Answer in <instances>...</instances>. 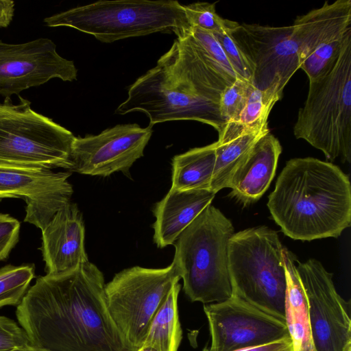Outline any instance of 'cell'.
I'll list each match as a JSON object with an SVG mask.
<instances>
[{"label": "cell", "instance_id": "1", "mask_svg": "<svg viewBox=\"0 0 351 351\" xmlns=\"http://www.w3.org/2000/svg\"><path fill=\"white\" fill-rule=\"evenodd\" d=\"M102 272L88 261L38 277L16 307L30 346L49 351H131L108 309Z\"/></svg>", "mask_w": 351, "mask_h": 351}, {"label": "cell", "instance_id": "2", "mask_svg": "<svg viewBox=\"0 0 351 351\" xmlns=\"http://www.w3.org/2000/svg\"><path fill=\"white\" fill-rule=\"evenodd\" d=\"M237 74L210 57L187 36L177 38L156 65L130 86L120 115L141 112L149 126L171 121H196L218 134L226 125L219 100Z\"/></svg>", "mask_w": 351, "mask_h": 351}, {"label": "cell", "instance_id": "3", "mask_svg": "<svg viewBox=\"0 0 351 351\" xmlns=\"http://www.w3.org/2000/svg\"><path fill=\"white\" fill-rule=\"evenodd\" d=\"M267 207L291 239L337 238L351 224L349 178L332 162L292 158L279 175Z\"/></svg>", "mask_w": 351, "mask_h": 351}, {"label": "cell", "instance_id": "4", "mask_svg": "<svg viewBox=\"0 0 351 351\" xmlns=\"http://www.w3.org/2000/svg\"><path fill=\"white\" fill-rule=\"evenodd\" d=\"M234 233L231 221L210 204L173 243V262L192 302L215 303L232 295L228 244Z\"/></svg>", "mask_w": 351, "mask_h": 351}, {"label": "cell", "instance_id": "5", "mask_svg": "<svg viewBox=\"0 0 351 351\" xmlns=\"http://www.w3.org/2000/svg\"><path fill=\"white\" fill-rule=\"evenodd\" d=\"M49 27H68L102 43L161 33L181 37L191 26L175 0L99 1L44 19Z\"/></svg>", "mask_w": 351, "mask_h": 351}, {"label": "cell", "instance_id": "6", "mask_svg": "<svg viewBox=\"0 0 351 351\" xmlns=\"http://www.w3.org/2000/svg\"><path fill=\"white\" fill-rule=\"evenodd\" d=\"M283 246L265 226L234 233L228 244L232 295L286 321L287 280Z\"/></svg>", "mask_w": 351, "mask_h": 351}, {"label": "cell", "instance_id": "7", "mask_svg": "<svg viewBox=\"0 0 351 351\" xmlns=\"http://www.w3.org/2000/svg\"><path fill=\"white\" fill-rule=\"evenodd\" d=\"M296 138L321 150L326 158L351 161V39L326 75L309 82L304 106L293 127Z\"/></svg>", "mask_w": 351, "mask_h": 351}, {"label": "cell", "instance_id": "8", "mask_svg": "<svg viewBox=\"0 0 351 351\" xmlns=\"http://www.w3.org/2000/svg\"><path fill=\"white\" fill-rule=\"evenodd\" d=\"M19 97L18 104L0 103V163L71 171L73 134Z\"/></svg>", "mask_w": 351, "mask_h": 351}, {"label": "cell", "instance_id": "9", "mask_svg": "<svg viewBox=\"0 0 351 351\" xmlns=\"http://www.w3.org/2000/svg\"><path fill=\"white\" fill-rule=\"evenodd\" d=\"M180 279L172 262L162 269L134 266L123 269L105 285L109 313L131 351L142 346L152 320Z\"/></svg>", "mask_w": 351, "mask_h": 351}, {"label": "cell", "instance_id": "10", "mask_svg": "<svg viewBox=\"0 0 351 351\" xmlns=\"http://www.w3.org/2000/svg\"><path fill=\"white\" fill-rule=\"evenodd\" d=\"M291 25L274 27L242 23L230 30L236 45L254 69L252 84L276 101L300 69L290 38Z\"/></svg>", "mask_w": 351, "mask_h": 351}, {"label": "cell", "instance_id": "11", "mask_svg": "<svg viewBox=\"0 0 351 351\" xmlns=\"http://www.w3.org/2000/svg\"><path fill=\"white\" fill-rule=\"evenodd\" d=\"M297 263L316 351H351L350 302L337 293L332 274L319 261Z\"/></svg>", "mask_w": 351, "mask_h": 351}, {"label": "cell", "instance_id": "12", "mask_svg": "<svg viewBox=\"0 0 351 351\" xmlns=\"http://www.w3.org/2000/svg\"><path fill=\"white\" fill-rule=\"evenodd\" d=\"M211 337L209 351H235L290 337L286 321L232 295L204 304Z\"/></svg>", "mask_w": 351, "mask_h": 351}, {"label": "cell", "instance_id": "13", "mask_svg": "<svg viewBox=\"0 0 351 351\" xmlns=\"http://www.w3.org/2000/svg\"><path fill=\"white\" fill-rule=\"evenodd\" d=\"M77 74L74 62L60 56L49 38L21 44L0 40V95L5 98L53 78L72 82Z\"/></svg>", "mask_w": 351, "mask_h": 351}, {"label": "cell", "instance_id": "14", "mask_svg": "<svg viewBox=\"0 0 351 351\" xmlns=\"http://www.w3.org/2000/svg\"><path fill=\"white\" fill-rule=\"evenodd\" d=\"M152 134V127L132 123L117 125L97 135L75 136L71 171L103 177L121 171L129 176L130 167L143 156Z\"/></svg>", "mask_w": 351, "mask_h": 351}, {"label": "cell", "instance_id": "15", "mask_svg": "<svg viewBox=\"0 0 351 351\" xmlns=\"http://www.w3.org/2000/svg\"><path fill=\"white\" fill-rule=\"evenodd\" d=\"M71 171L31 168L0 163V198L17 197L26 202L24 221L43 230L54 215L70 202L73 193Z\"/></svg>", "mask_w": 351, "mask_h": 351}, {"label": "cell", "instance_id": "16", "mask_svg": "<svg viewBox=\"0 0 351 351\" xmlns=\"http://www.w3.org/2000/svg\"><path fill=\"white\" fill-rule=\"evenodd\" d=\"M82 215L71 202L60 209L42 230V247L47 275L68 272L88 261L84 246Z\"/></svg>", "mask_w": 351, "mask_h": 351}, {"label": "cell", "instance_id": "17", "mask_svg": "<svg viewBox=\"0 0 351 351\" xmlns=\"http://www.w3.org/2000/svg\"><path fill=\"white\" fill-rule=\"evenodd\" d=\"M351 29V0H337L298 16L290 38L300 66L321 44Z\"/></svg>", "mask_w": 351, "mask_h": 351}, {"label": "cell", "instance_id": "18", "mask_svg": "<svg viewBox=\"0 0 351 351\" xmlns=\"http://www.w3.org/2000/svg\"><path fill=\"white\" fill-rule=\"evenodd\" d=\"M282 147L270 132L261 137L233 173L227 188L244 204L258 200L269 188L276 173Z\"/></svg>", "mask_w": 351, "mask_h": 351}, {"label": "cell", "instance_id": "19", "mask_svg": "<svg viewBox=\"0 0 351 351\" xmlns=\"http://www.w3.org/2000/svg\"><path fill=\"white\" fill-rule=\"evenodd\" d=\"M211 191H169L155 205L153 213L154 241L159 248L172 245L184 230L210 204Z\"/></svg>", "mask_w": 351, "mask_h": 351}, {"label": "cell", "instance_id": "20", "mask_svg": "<svg viewBox=\"0 0 351 351\" xmlns=\"http://www.w3.org/2000/svg\"><path fill=\"white\" fill-rule=\"evenodd\" d=\"M287 290L286 324L293 351H316L311 337L305 293L296 269L295 256L283 247Z\"/></svg>", "mask_w": 351, "mask_h": 351}, {"label": "cell", "instance_id": "21", "mask_svg": "<svg viewBox=\"0 0 351 351\" xmlns=\"http://www.w3.org/2000/svg\"><path fill=\"white\" fill-rule=\"evenodd\" d=\"M216 142L191 149L172 159L171 189L210 191L215 165Z\"/></svg>", "mask_w": 351, "mask_h": 351}, {"label": "cell", "instance_id": "22", "mask_svg": "<svg viewBox=\"0 0 351 351\" xmlns=\"http://www.w3.org/2000/svg\"><path fill=\"white\" fill-rule=\"evenodd\" d=\"M180 290L178 282L171 288L152 320L143 345L158 351H178L182 339L178 307Z\"/></svg>", "mask_w": 351, "mask_h": 351}, {"label": "cell", "instance_id": "23", "mask_svg": "<svg viewBox=\"0 0 351 351\" xmlns=\"http://www.w3.org/2000/svg\"><path fill=\"white\" fill-rule=\"evenodd\" d=\"M269 132V129L247 133L223 144L216 141V159L210 186L212 192L216 194L228 187L234 171L243 162L256 143Z\"/></svg>", "mask_w": 351, "mask_h": 351}, {"label": "cell", "instance_id": "24", "mask_svg": "<svg viewBox=\"0 0 351 351\" xmlns=\"http://www.w3.org/2000/svg\"><path fill=\"white\" fill-rule=\"evenodd\" d=\"M276 102L254 88L239 117L224 125L217 142L223 144L243 134L269 129L268 117Z\"/></svg>", "mask_w": 351, "mask_h": 351}, {"label": "cell", "instance_id": "25", "mask_svg": "<svg viewBox=\"0 0 351 351\" xmlns=\"http://www.w3.org/2000/svg\"><path fill=\"white\" fill-rule=\"evenodd\" d=\"M350 39L351 29L321 44L302 62L300 69L306 73L309 82L320 78L333 68Z\"/></svg>", "mask_w": 351, "mask_h": 351}, {"label": "cell", "instance_id": "26", "mask_svg": "<svg viewBox=\"0 0 351 351\" xmlns=\"http://www.w3.org/2000/svg\"><path fill=\"white\" fill-rule=\"evenodd\" d=\"M34 277L32 265H8L0 268V308L6 306L17 307Z\"/></svg>", "mask_w": 351, "mask_h": 351}, {"label": "cell", "instance_id": "27", "mask_svg": "<svg viewBox=\"0 0 351 351\" xmlns=\"http://www.w3.org/2000/svg\"><path fill=\"white\" fill-rule=\"evenodd\" d=\"M182 5L191 27L215 33L232 29L238 25L236 21L221 17L216 12L215 3L196 2Z\"/></svg>", "mask_w": 351, "mask_h": 351}, {"label": "cell", "instance_id": "28", "mask_svg": "<svg viewBox=\"0 0 351 351\" xmlns=\"http://www.w3.org/2000/svg\"><path fill=\"white\" fill-rule=\"evenodd\" d=\"M254 88L250 82L237 79L222 92L219 106L221 117L226 124L239 117Z\"/></svg>", "mask_w": 351, "mask_h": 351}, {"label": "cell", "instance_id": "29", "mask_svg": "<svg viewBox=\"0 0 351 351\" xmlns=\"http://www.w3.org/2000/svg\"><path fill=\"white\" fill-rule=\"evenodd\" d=\"M230 30L213 34L221 45L239 78L252 84L254 74L253 66L236 45Z\"/></svg>", "mask_w": 351, "mask_h": 351}, {"label": "cell", "instance_id": "30", "mask_svg": "<svg viewBox=\"0 0 351 351\" xmlns=\"http://www.w3.org/2000/svg\"><path fill=\"white\" fill-rule=\"evenodd\" d=\"M30 346L28 337L14 320L0 315V351H12Z\"/></svg>", "mask_w": 351, "mask_h": 351}, {"label": "cell", "instance_id": "31", "mask_svg": "<svg viewBox=\"0 0 351 351\" xmlns=\"http://www.w3.org/2000/svg\"><path fill=\"white\" fill-rule=\"evenodd\" d=\"M20 222L8 214L0 213V261L6 259L19 240Z\"/></svg>", "mask_w": 351, "mask_h": 351}, {"label": "cell", "instance_id": "32", "mask_svg": "<svg viewBox=\"0 0 351 351\" xmlns=\"http://www.w3.org/2000/svg\"><path fill=\"white\" fill-rule=\"evenodd\" d=\"M202 351H209V349L204 348ZM235 351H293V348L291 338L288 337L265 345L246 348Z\"/></svg>", "mask_w": 351, "mask_h": 351}, {"label": "cell", "instance_id": "33", "mask_svg": "<svg viewBox=\"0 0 351 351\" xmlns=\"http://www.w3.org/2000/svg\"><path fill=\"white\" fill-rule=\"evenodd\" d=\"M14 5V1L12 0H0V27H7L11 23Z\"/></svg>", "mask_w": 351, "mask_h": 351}, {"label": "cell", "instance_id": "34", "mask_svg": "<svg viewBox=\"0 0 351 351\" xmlns=\"http://www.w3.org/2000/svg\"><path fill=\"white\" fill-rule=\"evenodd\" d=\"M12 351H49V350L38 348L36 347H33L32 346H25L23 348L15 349Z\"/></svg>", "mask_w": 351, "mask_h": 351}, {"label": "cell", "instance_id": "35", "mask_svg": "<svg viewBox=\"0 0 351 351\" xmlns=\"http://www.w3.org/2000/svg\"><path fill=\"white\" fill-rule=\"evenodd\" d=\"M137 351H158V350L152 346L143 345Z\"/></svg>", "mask_w": 351, "mask_h": 351}]
</instances>
